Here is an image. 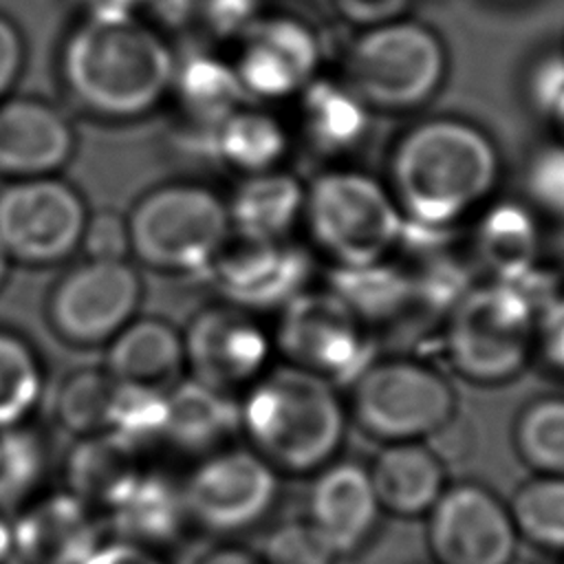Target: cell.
<instances>
[{"mask_svg":"<svg viewBox=\"0 0 564 564\" xmlns=\"http://www.w3.org/2000/svg\"><path fill=\"white\" fill-rule=\"evenodd\" d=\"M308 253L289 240L229 236L209 267V275L229 304L249 313L282 308L306 289Z\"/></svg>","mask_w":564,"mask_h":564,"instance_id":"16","label":"cell"},{"mask_svg":"<svg viewBox=\"0 0 564 564\" xmlns=\"http://www.w3.org/2000/svg\"><path fill=\"white\" fill-rule=\"evenodd\" d=\"M366 324L330 291L304 289L280 308L273 344L286 364L324 379H357L372 361Z\"/></svg>","mask_w":564,"mask_h":564,"instance_id":"10","label":"cell"},{"mask_svg":"<svg viewBox=\"0 0 564 564\" xmlns=\"http://www.w3.org/2000/svg\"><path fill=\"white\" fill-rule=\"evenodd\" d=\"M540 214L524 200H489L474 225V258L498 282H518L540 269Z\"/></svg>","mask_w":564,"mask_h":564,"instance_id":"21","label":"cell"},{"mask_svg":"<svg viewBox=\"0 0 564 564\" xmlns=\"http://www.w3.org/2000/svg\"><path fill=\"white\" fill-rule=\"evenodd\" d=\"M381 518L368 467L352 460H333L308 489L306 520L326 540L337 557L361 549Z\"/></svg>","mask_w":564,"mask_h":564,"instance_id":"18","label":"cell"},{"mask_svg":"<svg viewBox=\"0 0 564 564\" xmlns=\"http://www.w3.org/2000/svg\"><path fill=\"white\" fill-rule=\"evenodd\" d=\"M231 66L247 99L278 101L297 97L317 77L322 44L315 29L293 13H262L236 40Z\"/></svg>","mask_w":564,"mask_h":564,"instance_id":"14","label":"cell"},{"mask_svg":"<svg viewBox=\"0 0 564 564\" xmlns=\"http://www.w3.org/2000/svg\"><path fill=\"white\" fill-rule=\"evenodd\" d=\"M88 258L95 260H126L130 253L128 218L112 209L97 212L86 218L82 242Z\"/></svg>","mask_w":564,"mask_h":564,"instance_id":"41","label":"cell"},{"mask_svg":"<svg viewBox=\"0 0 564 564\" xmlns=\"http://www.w3.org/2000/svg\"><path fill=\"white\" fill-rule=\"evenodd\" d=\"M104 520L112 538L163 551L189 527L181 480L145 467L137 485Z\"/></svg>","mask_w":564,"mask_h":564,"instance_id":"24","label":"cell"},{"mask_svg":"<svg viewBox=\"0 0 564 564\" xmlns=\"http://www.w3.org/2000/svg\"><path fill=\"white\" fill-rule=\"evenodd\" d=\"M130 251L167 273L209 271L231 236L227 200L200 183H167L137 200L128 216Z\"/></svg>","mask_w":564,"mask_h":564,"instance_id":"7","label":"cell"},{"mask_svg":"<svg viewBox=\"0 0 564 564\" xmlns=\"http://www.w3.org/2000/svg\"><path fill=\"white\" fill-rule=\"evenodd\" d=\"M520 540L564 553V476H533L507 502Z\"/></svg>","mask_w":564,"mask_h":564,"instance_id":"32","label":"cell"},{"mask_svg":"<svg viewBox=\"0 0 564 564\" xmlns=\"http://www.w3.org/2000/svg\"><path fill=\"white\" fill-rule=\"evenodd\" d=\"M117 397L112 410L110 432L121 434L134 445H143L152 438H163L167 399L163 390L130 386L117 381Z\"/></svg>","mask_w":564,"mask_h":564,"instance_id":"36","label":"cell"},{"mask_svg":"<svg viewBox=\"0 0 564 564\" xmlns=\"http://www.w3.org/2000/svg\"><path fill=\"white\" fill-rule=\"evenodd\" d=\"M258 555L262 564H335L339 560L306 518L271 529Z\"/></svg>","mask_w":564,"mask_h":564,"instance_id":"38","label":"cell"},{"mask_svg":"<svg viewBox=\"0 0 564 564\" xmlns=\"http://www.w3.org/2000/svg\"><path fill=\"white\" fill-rule=\"evenodd\" d=\"M13 562V535H11V516L0 511V564Z\"/></svg>","mask_w":564,"mask_h":564,"instance_id":"47","label":"cell"},{"mask_svg":"<svg viewBox=\"0 0 564 564\" xmlns=\"http://www.w3.org/2000/svg\"><path fill=\"white\" fill-rule=\"evenodd\" d=\"M172 93L183 112L209 132L247 101L231 62L214 55H194L176 64Z\"/></svg>","mask_w":564,"mask_h":564,"instance_id":"29","label":"cell"},{"mask_svg":"<svg viewBox=\"0 0 564 564\" xmlns=\"http://www.w3.org/2000/svg\"><path fill=\"white\" fill-rule=\"evenodd\" d=\"M238 412L247 447L278 474L319 471L346 436V405L333 383L286 361L247 386Z\"/></svg>","mask_w":564,"mask_h":564,"instance_id":"3","label":"cell"},{"mask_svg":"<svg viewBox=\"0 0 564 564\" xmlns=\"http://www.w3.org/2000/svg\"><path fill=\"white\" fill-rule=\"evenodd\" d=\"M48 476V447L24 423L0 432V511L13 516L37 498Z\"/></svg>","mask_w":564,"mask_h":564,"instance_id":"31","label":"cell"},{"mask_svg":"<svg viewBox=\"0 0 564 564\" xmlns=\"http://www.w3.org/2000/svg\"><path fill=\"white\" fill-rule=\"evenodd\" d=\"M176 57L167 40L130 11L90 9L62 48V79L101 119H139L170 93Z\"/></svg>","mask_w":564,"mask_h":564,"instance_id":"2","label":"cell"},{"mask_svg":"<svg viewBox=\"0 0 564 564\" xmlns=\"http://www.w3.org/2000/svg\"><path fill=\"white\" fill-rule=\"evenodd\" d=\"M183 346L192 379L229 392L251 386L267 370L273 339L253 313L227 302L200 311L183 335Z\"/></svg>","mask_w":564,"mask_h":564,"instance_id":"15","label":"cell"},{"mask_svg":"<svg viewBox=\"0 0 564 564\" xmlns=\"http://www.w3.org/2000/svg\"><path fill=\"white\" fill-rule=\"evenodd\" d=\"M163 438L178 452L205 456L240 430L238 403L227 392L196 379L176 381L167 392Z\"/></svg>","mask_w":564,"mask_h":564,"instance_id":"27","label":"cell"},{"mask_svg":"<svg viewBox=\"0 0 564 564\" xmlns=\"http://www.w3.org/2000/svg\"><path fill=\"white\" fill-rule=\"evenodd\" d=\"M527 99L531 108L557 130L564 143V51H549L527 73Z\"/></svg>","mask_w":564,"mask_h":564,"instance_id":"39","label":"cell"},{"mask_svg":"<svg viewBox=\"0 0 564 564\" xmlns=\"http://www.w3.org/2000/svg\"><path fill=\"white\" fill-rule=\"evenodd\" d=\"M73 150V128L57 108L33 97L0 101V174L51 176L68 163Z\"/></svg>","mask_w":564,"mask_h":564,"instance_id":"19","label":"cell"},{"mask_svg":"<svg viewBox=\"0 0 564 564\" xmlns=\"http://www.w3.org/2000/svg\"><path fill=\"white\" fill-rule=\"evenodd\" d=\"M42 394V366L33 348L0 330V432L22 425Z\"/></svg>","mask_w":564,"mask_h":564,"instance_id":"35","label":"cell"},{"mask_svg":"<svg viewBox=\"0 0 564 564\" xmlns=\"http://www.w3.org/2000/svg\"><path fill=\"white\" fill-rule=\"evenodd\" d=\"M289 148V128L280 117L256 106L242 104L212 130L214 154L242 176L282 167Z\"/></svg>","mask_w":564,"mask_h":564,"instance_id":"28","label":"cell"},{"mask_svg":"<svg viewBox=\"0 0 564 564\" xmlns=\"http://www.w3.org/2000/svg\"><path fill=\"white\" fill-rule=\"evenodd\" d=\"M381 513L425 518L447 487L441 456L423 441L386 443L368 467Z\"/></svg>","mask_w":564,"mask_h":564,"instance_id":"22","label":"cell"},{"mask_svg":"<svg viewBox=\"0 0 564 564\" xmlns=\"http://www.w3.org/2000/svg\"><path fill=\"white\" fill-rule=\"evenodd\" d=\"M84 564H167L161 551L119 540L106 538Z\"/></svg>","mask_w":564,"mask_h":564,"instance_id":"45","label":"cell"},{"mask_svg":"<svg viewBox=\"0 0 564 564\" xmlns=\"http://www.w3.org/2000/svg\"><path fill=\"white\" fill-rule=\"evenodd\" d=\"M117 379L106 370H79L70 375L55 399L57 423L75 436L110 432Z\"/></svg>","mask_w":564,"mask_h":564,"instance_id":"34","label":"cell"},{"mask_svg":"<svg viewBox=\"0 0 564 564\" xmlns=\"http://www.w3.org/2000/svg\"><path fill=\"white\" fill-rule=\"evenodd\" d=\"M231 234L251 240H289L302 223L304 185L278 167L242 176L227 200Z\"/></svg>","mask_w":564,"mask_h":564,"instance_id":"26","label":"cell"},{"mask_svg":"<svg viewBox=\"0 0 564 564\" xmlns=\"http://www.w3.org/2000/svg\"><path fill=\"white\" fill-rule=\"evenodd\" d=\"M24 66V40L18 26L0 15V101L9 97Z\"/></svg>","mask_w":564,"mask_h":564,"instance_id":"44","label":"cell"},{"mask_svg":"<svg viewBox=\"0 0 564 564\" xmlns=\"http://www.w3.org/2000/svg\"><path fill=\"white\" fill-rule=\"evenodd\" d=\"M445 75L447 51L441 35L410 18L361 29L341 66V79L370 110L381 112L425 106Z\"/></svg>","mask_w":564,"mask_h":564,"instance_id":"6","label":"cell"},{"mask_svg":"<svg viewBox=\"0 0 564 564\" xmlns=\"http://www.w3.org/2000/svg\"><path fill=\"white\" fill-rule=\"evenodd\" d=\"M527 203L553 220L564 223V143H546L531 152L524 165Z\"/></svg>","mask_w":564,"mask_h":564,"instance_id":"37","label":"cell"},{"mask_svg":"<svg viewBox=\"0 0 564 564\" xmlns=\"http://www.w3.org/2000/svg\"><path fill=\"white\" fill-rule=\"evenodd\" d=\"M9 269H11V258H9V253L4 251V247L0 245V286L4 284V280H7V275H9Z\"/></svg>","mask_w":564,"mask_h":564,"instance_id":"49","label":"cell"},{"mask_svg":"<svg viewBox=\"0 0 564 564\" xmlns=\"http://www.w3.org/2000/svg\"><path fill=\"white\" fill-rule=\"evenodd\" d=\"M513 447L535 476H564V397L527 403L513 425Z\"/></svg>","mask_w":564,"mask_h":564,"instance_id":"33","label":"cell"},{"mask_svg":"<svg viewBox=\"0 0 564 564\" xmlns=\"http://www.w3.org/2000/svg\"><path fill=\"white\" fill-rule=\"evenodd\" d=\"M264 13V0H196V20L220 40H240Z\"/></svg>","mask_w":564,"mask_h":564,"instance_id":"40","label":"cell"},{"mask_svg":"<svg viewBox=\"0 0 564 564\" xmlns=\"http://www.w3.org/2000/svg\"><path fill=\"white\" fill-rule=\"evenodd\" d=\"M192 564H262L260 555L238 546V544H218L203 555H198Z\"/></svg>","mask_w":564,"mask_h":564,"instance_id":"46","label":"cell"},{"mask_svg":"<svg viewBox=\"0 0 564 564\" xmlns=\"http://www.w3.org/2000/svg\"><path fill=\"white\" fill-rule=\"evenodd\" d=\"M410 2L412 0H333L335 11L359 31L405 18Z\"/></svg>","mask_w":564,"mask_h":564,"instance_id":"43","label":"cell"},{"mask_svg":"<svg viewBox=\"0 0 564 564\" xmlns=\"http://www.w3.org/2000/svg\"><path fill=\"white\" fill-rule=\"evenodd\" d=\"M139 449L117 432L79 436L64 460V489L104 518L145 471Z\"/></svg>","mask_w":564,"mask_h":564,"instance_id":"20","label":"cell"},{"mask_svg":"<svg viewBox=\"0 0 564 564\" xmlns=\"http://www.w3.org/2000/svg\"><path fill=\"white\" fill-rule=\"evenodd\" d=\"M562 564H564V560H562Z\"/></svg>","mask_w":564,"mask_h":564,"instance_id":"50","label":"cell"},{"mask_svg":"<svg viewBox=\"0 0 564 564\" xmlns=\"http://www.w3.org/2000/svg\"><path fill=\"white\" fill-rule=\"evenodd\" d=\"M403 220L390 187L357 167H330L304 185L302 225L333 267L386 260L399 247Z\"/></svg>","mask_w":564,"mask_h":564,"instance_id":"4","label":"cell"},{"mask_svg":"<svg viewBox=\"0 0 564 564\" xmlns=\"http://www.w3.org/2000/svg\"><path fill=\"white\" fill-rule=\"evenodd\" d=\"M535 350L551 370L564 377V291L555 293L538 315Z\"/></svg>","mask_w":564,"mask_h":564,"instance_id":"42","label":"cell"},{"mask_svg":"<svg viewBox=\"0 0 564 564\" xmlns=\"http://www.w3.org/2000/svg\"><path fill=\"white\" fill-rule=\"evenodd\" d=\"M540 306L516 282L474 284L445 315V350L471 383L513 379L535 350Z\"/></svg>","mask_w":564,"mask_h":564,"instance_id":"5","label":"cell"},{"mask_svg":"<svg viewBox=\"0 0 564 564\" xmlns=\"http://www.w3.org/2000/svg\"><path fill=\"white\" fill-rule=\"evenodd\" d=\"M518 542L509 505L474 480L447 485L425 516L434 564H513Z\"/></svg>","mask_w":564,"mask_h":564,"instance_id":"12","label":"cell"},{"mask_svg":"<svg viewBox=\"0 0 564 564\" xmlns=\"http://www.w3.org/2000/svg\"><path fill=\"white\" fill-rule=\"evenodd\" d=\"M13 564H84L106 540L104 518L66 489L44 491L11 516Z\"/></svg>","mask_w":564,"mask_h":564,"instance_id":"17","label":"cell"},{"mask_svg":"<svg viewBox=\"0 0 564 564\" xmlns=\"http://www.w3.org/2000/svg\"><path fill=\"white\" fill-rule=\"evenodd\" d=\"M11 564H13V562H11Z\"/></svg>","mask_w":564,"mask_h":564,"instance_id":"51","label":"cell"},{"mask_svg":"<svg viewBox=\"0 0 564 564\" xmlns=\"http://www.w3.org/2000/svg\"><path fill=\"white\" fill-rule=\"evenodd\" d=\"M90 9H106V11H134L137 7L152 4L154 0H90Z\"/></svg>","mask_w":564,"mask_h":564,"instance_id":"48","label":"cell"},{"mask_svg":"<svg viewBox=\"0 0 564 564\" xmlns=\"http://www.w3.org/2000/svg\"><path fill=\"white\" fill-rule=\"evenodd\" d=\"M330 291L364 324L386 322L412 304V278L386 260L359 267H333Z\"/></svg>","mask_w":564,"mask_h":564,"instance_id":"30","label":"cell"},{"mask_svg":"<svg viewBox=\"0 0 564 564\" xmlns=\"http://www.w3.org/2000/svg\"><path fill=\"white\" fill-rule=\"evenodd\" d=\"M297 101V130L302 141L324 159L355 152L370 132V108L341 77H315Z\"/></svg>","mask_w":564,"mask_h":564,"instance_id":"23","label":"cell"},{"mask_svg":"<svg viewBox=\"0 0 564 564\" xmlns=\"http://www.w3.org/2000/svg\"><path fill=\"white\" fill-rule=\"evenodd\" d=\"M88 212L75 187L51 176L13 178L0 189V245L11 260L53 264L70 256Z\"/></svg>","mask_w":564,"mask_h":564,"instance_id":"11","label":"cell"},{"mask_svg":"<svg viewBox=\"0 0 564 564\" xmlns=\"http://www.w3.org/2000/svg\"><path fill=\"white\" fill-rule=\"evenodd\" d=\"M502 161L471 121L434 117L410 126L392 148L388 187L405 220L454 229L489 203Z\"/></svg>","mask_w":564,"mask_h":564,"instance_id":"1","label":"cell"},{"mask_svg":"<svg viewBox=\"0 0 564 564\" xmlns=\"http://www.w3.org/2000/svg\"><path fill=\"white\" fill-rule=\"evenodd\" d=\"M456 412L449 381L427 364L412 359L370 361L352 381L350 414L383 443L423 441L445 430Z\"/></svg>","mask_w":564,"mask_h":564,"instance_id":"8","label":"cell"},{"mask_svg":"<svg viewBox=\"0 0 564 564\" xmlns=\"http://www.w3.org/2000/svg\"><path fill=\"white\" fill-rule=\"evenodd\" d=\"M189 524L216 535L256 527L275 505L278 471L251 447H220L181 480Z\"/></svg>","mask_w":564,"mask_h":564,"instance_id":"9","label":"cell"},{"mask_svg":"<svg viewBox=\"0 0 564 564\" xmlns=\"http://www.w3.org/2000/svg\"><path fill=\"white\" fill-rule=\"evenodd\" d=\"M183 366V335L156 317L132 319L108 341L106 372L121 383L167 392Z\"/></svg>","mask_w":564,"mask_h":564,"instance_id":"25","label":"cell"},{"mask_svg":"<svg viewBox=\"0 0 564 564\" xmlns=\"http://www.w3.org/2000/svg\"><path fill=\"white\" fill-rule=\"evenodd\" d=\"M139 304L141 278L128 260L88 258L55 284L48 319L62 339L97 346L130 324Z\"/></svg>","mask_w":564,"mask_h":564,"instance_id":"13","label":"cell"}]
</instances>
